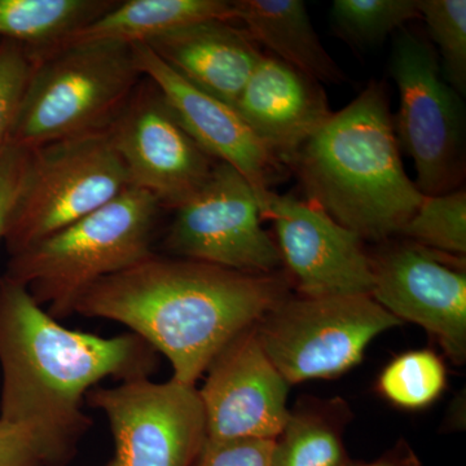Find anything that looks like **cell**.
I'll list each match as a JSON object with an SVG mask.
<instances>
[{"mask_svg": "<svg viewBox=\"0 0 466 466\" xmlns=\"http://www.w3.org/2000/svg\"><path fill=\"white\" fill-rule=\"evenodd\" d=\"M288 296L276 272L245 274L153 253L92 285L75 314L125 325L170 361L171 379L196 385L235 337Z\"/></svg>", "mask_w": 466, "mask_h": 466, "instance_id": "cell-1", "label": "cell"}, {"mask_svg": "<svg viewBox=\"0 0 466 466\" xmlns=\"http://www.w3.org/2000/svg\"><path fill=\"white\" fill-rule=\"evenodd\" d=\"M157 368L158 352L137 334L69 329L23 284L0 276V420L32 428L66 464L94 424L84 410L87 392Z\"/></svg>", "mask_w": 466, "mask_h": 466, "instance_id": "cell-2", "label": "cell"}, {"mask_svg": "<svg viewBox=\"0 0 466 466\" xmlns=\"http://www.w3.org/2000/svg\"><path fill=\"white\" fill-rule=\"evenodd\" d=\"M290 168L308 202L361 240L400 233L424 200L404 170L388 92L380 82L333 113Z\"/></svg>", "mask_w": 466, "mask_h": 466, "instance_id": "cell-3", "label": "cell"}, {"mask_svg": "<svg viewBox=\"0 0 466 466\" xmlns=\"http://www.w3.org/2000/svg\"><path fill=\"white\" fill-rule=\"evenodd\" d=\"M159 208L150 193L130 187L90 216L9 257L5 275L23 284L52 318L72 317L92 285L155 253Z\"/></svg>", "mask_w": 466, "mask_h": 466, "instance_id": "cell-4", "label": "cell"}, {"mask_svg": "<svg viewBox=\"0 0 466 466\" xmlns=\"http://www.w3.org/2000/svg\"><path fill=\"white\" fill-rule=\"evenodd\" d=\"M32 57L9 142L27 150L108 128L144 78L125 43L67 46Z\"/></svg>", "mask_w": 466, "mask_h": 466, "instance_id": "cell-5", "label": "cell"}, {"mask_svg": "<svg viewBox=\"0 0 466 466\" xmlns=\"http://www.w3.org/2000/svg\"><path fill=\"white\" fill-rule=\"evenodd\" d=\"M128 188L109 127L29 150L3 236L9 257L90 216Z\"/></svg>", "mask_w": 466, "mask_h": 466, "instance_id": "cell-6", "label": "cell"}, {"mask_svg": "<svg viewBox=\"0 0 466 466\" xmlns=\"http://www.w3.org/2000/svg\"><path fill=\"white\" fill-rule=\"evenodd\" d=\"M400 324L370 296H288L260 319L256 333L290 385L341 375L377 336Z\"/></svg>", "mask_w": 466, "mask_h": 466, "instance_id": "cell-7", "label": "cell"}, {"mask_svg": "<svg viewBox=\"0 0 466 466\" xmlns=\"http://www.w3.org/2000/svg\"><path fill=\"white\" fill-rule=\"evenodd\" d=\"M391 75L400 106L394 121L400 147L413 159L422 196L460 189L465 174L464 109L443 75L438 52L416 34L395 39Z\"/></svg>", "mask_w": 466, "mask_h": 466, "instance_id": "cell-8", "label": "cell"}, {"mask_svg": "<svg viewBox=\"0 0 466 466\" xmlns=\"http://www.w3.org/2000/svg\"><path fill=\"white\" fill-rule=\"evenodd\" d=\"M86 404L108 420L121 466H193L208 440L198 389L174 379L94 388Z\"/></svg>", "mask_w": 466, "mask_h": 466, "instance_id": "cell-9", "label": "cell"}, {"mask_svg": "<svg viewBox=\"0 0 466 466\" xmlns=\"http://www.w3.org/2000/svg\"><path fill=\"white\" fill-rule=\"evenodd\" d=\"M262 219L253 187L235 168L217 162L208 182L175 208L164 248L177 258L275 274L283 259Z\"/></svg>", "mask_w": 466, "mask_h": 466, "instance_id": "cell-10", "label": "cell"}, {"mask_svg": "<svg viewBox=\"0 0 466 466\" xmlns=\"http://www.w3.org/2000/svg\"><path fill=\"white\" fill-rule=\"evenodd\" d=\"M109 131L130 187L150 193L161 208L175 210L188 201L217 165L149 79L140 82Z\"/></svg>", "mask_w": 466, "mask_h": 466, "instance_id": "cell-11", "label": "cell"}, {"mask_svg": "<svg viewBox=\"0 0 466 466\" xmlns=\"http://www.w3.org/2000/svg\"><path fill=\"white\" fill-rule=\"evenodd\" d=\"M256 195L262 218L274 225L281 259L303 297L370 296L372 258L357 233L293 196L271 189Z\"/></svg>", "mask_w": 466, "mask_h": 466, "instance_id": "cell-12", "label": "cell"}, {"mask_svg": "<svg viewBox=\"0 0 466 466\" xmlns=\"http://www.w3.org/2000/svg\"><path fill=\"white\" fill-rule=\"evenodd\" d=\"M449 254L395 245L372 258L370 297L395 318L424 328L456 364L466 359V275ZM452 257V256H451Z\"/></svg>", "mask_w": 466, "mask_h": 466, "instance_id": "cell-13", "label": "cell"}, {"mask_svg": "<svg viewBox=\"0 0 466 466\" xmlns=\"http://www.w3.org/2000/svg\"><path fill=\"white\" fill-rule=\"evenodd\" d=\"M205 373L198 394L208 440L276 441L290 417L289 383L267 358L256 325L235 337Z\"/></svg>", "mask_w": 466, "mask_h": 466, "instance_id": "cell-14", "label": "cell"}, {"mask_svg": "<svg viewBox=\"0 0 466 466\" xmlns=\"http://www.w3.org/2000/svg\"><path fill=\"white\" fill-rule=\"evenodd\" d=\"M133 48L144 78L157 86L198 146L217 162L235 168L254 192L269 191L285 167L238 110L187 82L144 43H137Z\"/></svg>", "mask_w": 466, "mask_h": 466, "instance_id": "cell-15", "label": "cell"}, {"mask_svg": "<svg viewBox=\"0 0 466 466\" xmlns=\"http://www.w3.org/2000/svg\"><path fill=\"white\" fill-rule=\"evenodd\" d=\"M235 109L284 167L334 113L320 82L265 55Z\"/></svg>", "mask_w": 466, "mask_h": 466, "instance_id": "cell-16", "label": "cell"}, {"mask_svg": "<svg viewBox=\"0 0 466 466\" xmlns=\"http://www.w3.org/2000/svg\"><path fill=\"white\" fill-rule=\"evenodd\" d=\"M144 45L187 82L233 108L263 56L242 27L222 20L191 24Z\"/></svg>", "mask_w": 466, "mask_h": 466, "instance_id": "cell-17", "label": "cell"}, {"mask_svg": "<svg viewBox=\"0 0 466 466\" xmlns=\"http://www.w3.org/2000/svg\"><path fill=\"white\" fill-rule=\"evenodd\" d=\"M232 20L258 46L320 84H342L345 73L321 45L302 0H232Z\"/></svg>", "mask_w": 466, "mask_h": 466, "instance_id": "cell-18", "label": "cell"}, {"mask_svg": "<svg viewBox=\"0 0 466 466\" xmlns=\"http://www.w3.org/2000/svg\"><path fill=\"white\" fill-rule=\"evenodd\" d=\"M208 20L232 21V3L228 0L116 2L106 14L70 34L51 50L97 42L131 46L148 43L162 34Z\"/></svg>", "mask_w": 466, "mask_h": 466, "instance_id": "cell-19", "label": "cell"}, {"mask_svg": "<svg viewBox=\"0 0 466 466\" xmlns=\"http://www.w3.org/2000/svg\"><path fill=\"white\" fill-rule=\"evenodd\" d=\"M116 0H0V41L20 43L30 55L58 43L96 20Z\"/></svg>", "mask_w": 466, "mask_h": 466, "instance_id": "cell-20", "label": "cell"}, {"mask_svg": "<svg viewBox=\"0 0 466 466\" xmlns=\"http://www.w3.org/2000/svg\"><path fill=\"white\" fill-rule=\"evenodd\" d=\"M400 235L410 242L452 257L466 254V193L464 189L424 196Z\"/></svg>", "mask_w": 466, "mask_h": 466, "instance_id": "cell-21", "label": "cell"}, {"mask_svg": "<svg viewBox=\"0 0 466 466\" xmlns=\"http://www.w3.org/2000/svg\"><path fill=\"white\" fill-rule=\"evenodd\" d=\"M330 15L346 41L364 47L420 18V7L419 0H334Z\"/></svg>", "mask_w": 466, "mask_h": 466, "instance_id": "cell-22", "label": "cell"}, {"mask_svg": "<svg viewBox=\"0 0 466 466\" xmlns=\"http://www.w3.org/2000/svg\"><path fill=\"white\" fill-rule=\"evenodd\" d=\"M446 367L438 355L429 350L410 351L395 358L383 370L379 389L386 400L398 407L419 410L443 392Z\"/></svg>", "mask_w": 466, "mask_h": 466, "instance_id": "cell-23", "label": "cell"}, {"mask_svg": "<svg viewBox=\"0 0 466 466\" xmlns=\"http://www.w3.org/2000/svg\"><path fill=\"white\" fill-rule=\"evenodd\" d=\"M339 435L324 419L309 413H290L276 438L272 466H342Z\"/></svg>", "mask_w": 466, "mask_h": 466, "instance_id": "cell-24", "label": "cell"}, {"mask_svg": "<svg viewBox=\"0 0 466 466\" xmlns=\"http://www.w3.org/2000/svg\"><path fill=\"white\" fill-rule=\"evenodd\" d=\"M420 18L437 45L447 84L458 94L466 91L465 0H419ZM438 55V56H440Z\"/></svg>", "mask_w": 466, "mask_h": 466, "instance_id": "cell-25", "label": "cell"}, {"mask_svg": "<svg viewBox=\"0 0 466 466\" xmlns=\"http://www.w3.org/2000/svg\"><path fill=\"white\" fill-rule=\"evenodd\" d=\"M33 64L32 55L23 45L0 41V153L11 142Z\"/></svg>", "mask_w": 466, "mask_h": 466, "instance_id": "cell-26", "label": "cell"}, {"mask_svg": "<svg viewBox=\"0 0 466 466\" xmlns=\"http://www.w3.org/2000/svg\"><path fill=\"white\" fill-rule=\"evenodd\" d=\"M0 466L66 464L32 428L0 420Z\"/></svg>", "mask_w": 466, "mask_h": 466, "instance_id": "cell-27", "label": "cell"}, {"mask_svg": "<svg viewBox=\"0 0 466 466\" xmlns=\"http://www.w3.org/2000/svg\"><path fill=\"white\" fill-rule=\"evenodd\" d=\"M275 441H205L193 466H272Z\"/></svg>", "mask_w": 466, "mask_h": 466, "instance_id": "cell-28", "label": "cell"}, {"mask_svg": "<svg viewBox=\"0 0 466 466\" xmlns=\"http://www.w3.org/2000/svg\"><path fill=\"white\" fill-rule=\"evenodd\" d=\"M29 150L8 144L0 153V241L25 171Z\"/></svg>", "mask_w": 466, "mask_h": 466, "instance_id": "cell-29", "label": "cell"}, {"mask_svg": "<svg viewBox=\"0 0 466 466\" xmlns=\"http://www.w3.org/2000/svg\"><path fill=\"white\" fill-rule=\"evenodd\" d=\"M419 460L413 456V453H392L386 456L379 461L370 462V464L355 465V466H419Z\"/></svg>", "mask_w": 466, "mask_h": 466, "instance_id": "cell-30", "label": "cell"}, {"mask_svg": "<svg viewBox=\"0 0 466 466\" xmlns=\"http://www.w3.org/2000/svg\"><path fill=\"white\" fill-rule=\"evenodd\" d=\"M104 466H121V465H119L118 461H116V460L115 458H113L112 460H110V461L106 462V464Z\"/></svg>", "mask_w": 466, "mask_h": 466, "instance_id": "cell-31", "label": "cell"}]
</instances>
